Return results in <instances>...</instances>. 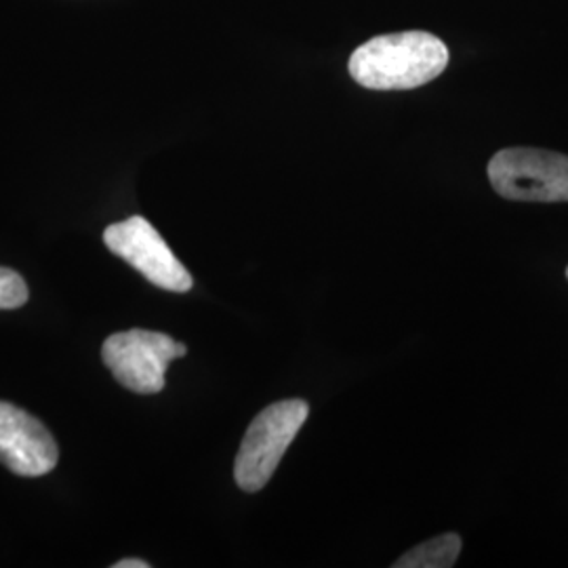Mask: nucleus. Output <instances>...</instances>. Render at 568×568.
Segmentation results:
<instances>
[{"label":"nucleus","mask_w":568,"mask_h":568,"mask_svg":"<svg viewBox=\"0 0 568 568\" xmlns=\"http://www.w3.org/2000/svg\"><path fill=\"white\" fill-rule=\"evenodd\" d=\"M448 65V49L438 37L410 30L371 39L349 58V74L365 89L406 91L438 79Z\"/></svg>","instance_id":"nucleus-1"},{"label":"nucleus","mask_w":568,"mask_h":568,"mask_svg":"<svg viewBox=\"0 0 568 568\" xmlns=\"http://www.w3.org/2000/svg\"><path fill=\"white\" fill-rule=\"evenodd\" d=\"M307 415V403L291 398L265 406L251 422L234 464V480L244 493H257L267 485Z\"/></svg>","instance_id":"nucleus-2"},{"label":"nucleus","mask_w":568,"mask_h":568,"mask_svg":"<svg viewBox=\"0 0 568 568\" xmlns=\"http://www.w3.org/2000/svg\"><path fill=\"white\" fill-rule=\"evenodd\" d=\"M493 190L523 203H568V156L539 148H508L488 163Z\"/></svg>","instance_id":"nucleus-3"},{"label":"nucleus","mask_w":568,"mask_h":568,"mask_svg":"<svg viewBox=\"0 0 568 568\" xmlns=\"http://www.w3.org/2000/svg\"><path fill=\"white\" fill-rule=\"evenodd\" d=\"M185 354V345L145 328L114 333L102 345L103 365L112 371L121 386L135 394L163 392L166 368Z\"/></svg>","instance_id":"nucleus-4"},{"label":"nucleus","mask_w":568,"mask_h":568,"mask_svg":"<svg viewBox=\"0 0 568 568\" xmlns=\"http://www.w3.org/2000/svg\"><path fill=\"white\" fill-rule=\"evenodd\" d=\"M103 243L116 257L133 265L143 278L159 288L187 293L194 284L190 272L173 255L156 227L140 215L108 225L103 232Z\"/></svg>","instance_id":"nucleus-5"},{"label":"nucleus","mask_w":568,"mask_h":568,"mask_svg":"<svg viewBox=\"0 0 568 568\" xmlns=\"http://www.w3.org/2000/svg\"><path fill=\"white\" fill-rule=\"evenodd\" d=\"M60 450L51 432L23 408L0 400V464L13 474L39 478L58 466Z\"/></svg>","instance_id":"nucleus-6"},{"label":"nucleus","mask_w":568,"mask_h":568,"mask_svg":"<svg viewBox=\"0 0 568 568\" xmlns=\"http://www.w3.org/2000/svg\"><path fill=\"white\" fill-rule=\"evenodd\" d=\"M462 551V537L457 532H447L419 544L417 548L406 551L405 556L394 562L396 568H448L457 565Z\"/></svg>","instance_id":"nucleus-7"},{"label":"nucleus","mask_w":568,"mask_h":568,"mask_svg":"<svg viewBox=\"0 0 568 568\" xmlns=\"http://www.w3.org/2000/svg\"><path fill=\"white\" fill-rule=\"evenodd\" d=\"M28 302V284L16 270L0 267V310H18Z\"/></svg>","instance_id":"nucleus-8"},{"label":"nucleus","mask_w":568,"mask_h":568,"mask_svg":"<svg viewBox=\"0 0 568 568\" xmlns=\"http://www.w3.org/2000/svg\"><path fill=\"white\" fill-rule=\"evenodd\" d=\"M114 568H150V565L145 560H140V558H126V560L116 562Z\"/></svg>","instance_id":"nucleus-9"},{"label":"nucleus","mask_w":568,"mask_h":568,"mask_svg":"<svg viewBox=\"0 0 568 568\" xmlns=\"http://www.w3.org/2000/svg\"><path fill=\"white\" fill-rule=\"evenodd\" d=\"M567 276H568V267H567Z\"/></svg>","instance_id":"nucleus-10"}]
</instances>
